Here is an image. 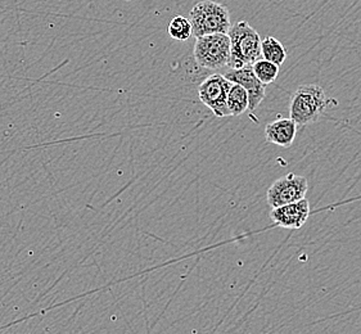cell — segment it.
<instances>
[{"label":"cell","instance_id":"cell-1","mask_svg":"<svg viewBox=\"0 0 361 334\" xmlns=\"http://www.w3.org/2000/svg\"><path fill=\"white\" fill-rule=\"evenodd\" d=\"M338 102L325 94L320 85H301L292 94L289 103V118L298 126H306L318 121L325 111L337 106Z\"/></svg>","mask_w":361,"mask_h":334},{"label":"cell","instance_id":"cell-2","mask_svg":"<svg viewBox=\"0 0 361 334\" xmlns=\"http://www.w3.org/2000/svg\"><path fill=\"white\" fill-rule=\"evenodd\" d=\"M228 37L231 39L229 68L253 65L257 59L262 58L260 35L248 22L239 21L231 25Z\"/></svg>","mask_w":361,"mask_h":334},{"label":"cell","instance_id":"cell-3","mask_svg":"<svg viewBox=\"0 0 361 334\" xmlns=\"http://www.w3.org/2000/svg\"><path fill=\"white\" fill-rule=\"evenodd\" d=\"M189 16V21L192 23V35L195 37L209 34H228L231 29L229 9L212 0L197 3Z\"/></svg>","mask_w":361,"mask_h":334},{"label":"cell","instance_id":"cell-4","mask_svg":"<svg viewBox=\"0 0 361 334\" xmlns=\"http://www.w3.org/2000/svg\"><path fill=\"white\" fill-rule=\"evenodd\" d=\"M197 65L206 70H223L231 58V39L228 34H209L195 37L193 49Z\"/></svg>","mask_w":361,"mask_h":334},{"label":"cell","instance_id":"cell-5","mask_svg":"<svg viewBox=\"0 0 361 334\" xmlns=\"http://www.w3.org/2000/svg\"><path fill=\"white\" fill-rule=\"evenodd\" d=\"M307 190H309V182L305 176L289 173L276 179L271 184V187L267 189V204L273 209V207L297 202L306 197Z\"/></svg>","mask_w":361,"mask_h":334},{"label":"cell","instance_id":"cell-6","mask_svg":"<svg viewBox=\"0 0 361 334\" xmlns=\"http://www.w3.org/2000/svg\"><path fill=\"white\" fill-rule=\"evenodd\" d=\"M231 81L228 80L221 73H214L198 87V97L201 102L209 107L216 117L224 118L231 116L226 106V98L231 87Z\"/></svg>","mask_w":361,"mask_h":334},{"label":"cell","instance_id":"cell-7","mask_svg":"<svg viewBox=\"0 0 361 334\" xmlns=\"http://www.w3.org/2000/svg\"><path fill=\"white\" fill-rule=\"evenodd\" d=\"M228 80L238 84L246 89L248 93V109L255 111L265 98L267 85L262 84L253 71L252 65L243 66L239 68H229L223 73Z\"/></svg>","mask_w":361,"mask_h":334},{"label":"cell","instance_id":"cell-8","mask_svg":"<svg viewBox=\"0 0 361 334\" xmlns=\"http://www.w3.org/2000/svg\"><path fill=\"white\" fill-rule=\"evenodd\" d=\"M310 215V202L302 198L297 202L273 207L270 218L275 224L284 229H300L302 228Z\"/></svg>","mask_w":361,"mask_h":334},{"label":"cell","instance_id":"cell-9","mask_svg":"<svg viewBox=\"0 0 361 334\" xmlns=\"http://www.w3.org/2000/svg\"><path fill=\"white\" fill-rule=\"evenodd\" d=\"M298 125L292 118H278L265 128V139L269 143L289 148L296 139Z\"/></svg>","mask_w":361,"mask_h":334},{"label":"cell","instance_id":"cell-10","mask_svg":"<svg viewBox=\"0 0 361 334\" xmlns=\"http://www.w3.org/2000/svg\"><path fill=\"white\" fill-rule=\"evenodd\" d=\"M261 57L281 67L287 59V51L278 39L267 37L261 40Z\"/></svg>","mask_w":361,"mask_h":334},{"label":"cell","instance_id":"cell-11","mask_svg":"<svg viewBox=\"0 0 361 334\" xmlns=\"http://www.w3.org/2000/svg\"><path fill=\"white\" fill-rule=\"evenodd\" d=\"M226 106L231 112V116H240L242 113H245L248 109V93L246 89L233 82L226 98Z\"/></svg>","mask_w":361,"mask_h":334},{"label":"cell","instance_id":"cell-12","mask_svg":"<svg viewBox=\"0 0 361 334\" xmlns=\"http://www.w3.org/2000/svg\"><path fill=\"white\" fill-rule=\"evenodd\" d=\"M252 67L257 79L265 85L274 82L276 78H278V75H279V66L275 65V63L267 61V59H257L253 63Z\"/></svg>","mask_w":361,"mask_h":334},{"label":"cell","instance_id":"cell-13","mask_svg":"<svg viewBox=\"0 0 361 334\" xmlns=\"http://www.w3.org/2000/svg\"><path fill=\"white\" fill-rule=\"evenodd\" d=\"M167 31H169V35L175 40L184 42L192 37V23L184 16H175L169 23Z\"/></svg>","mask_w":361,"mask_h":334},{"label":"cell","instance_id":"cell-14","mask_svg":"<svg viewBox=\"0 0 361 334\" xmlns=\"http://www.w3.org/2000/svg\"><path fill=\"white\" fill-rule=\"evenodd\" d=\"M126 1H130V0H126Z\"/></svg>","mask_w":361,"mask_h":334}]
</instances>
